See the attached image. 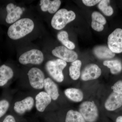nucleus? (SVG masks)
<instances>
[{
    "label": "nucleus",
    "instance_id": "nucleus-1",
    "mask_svg": "<svg viewBox=\"0 0 122 122\" xmlns=\"http://www.w3.org/2000/svg\"><path fill=\"white\" fill-rule=\"evenodd\" d=\"M34 27V24L32 20L29 18H22L10 26L8 35L11 39L17 40L30 33Z\"/></svg>",
    "mask_w": 122,
    "mask_h": 122
},
{
    "label": "nucleus",
    "instance_id": "nucleus-2",
    "mask_svg": "<svg viewBox=\"0 0 122 122\" xmlns=\"http://www.w3.org/2000/svg\"><path fill=\"white\" fill-rule=\"evenodd\" d=\"M75 18L76 15L73 11L61 9L53 16L51 20V25L54 29L60 30L68 23L74 20Z\"/></svg>",
    "mask_w": 122,
    "mask_h": 122
},
{
    "label": "nucleus",
    "instance_id": "nucleus-3",
    "mask_svg": "<svg viewBox=\"0 0 122 122\" xmlns=\"http://www.w3.org/2000/svg\"><path fill=\"white\" fill-rule=\"evenodd\" d=\"M67 65L66 62L60 59L51 60L46 64V69L48 73L58 82H61L64 79L63 70Z\"/></svg>",
    "mask_w": 122,
    "mask_h": 122
},
{
    "label": "nucleus",
    "instance_id": "nucleus-4",
    "mask_svg": "<svg viewBox=\"0 0 122 122\" xmlns=\"http://www.w3.org/2000/svg\"><path fill=\"white\" fill-rule=\"evenodd\" d=\"M79 111L86 122H95L98 117V110L93 102H83L79 106Z\"/></svg>",
    "mask_w": 122,
    "mask_h": 122
},
{
    "label": "nucleus",
    "instance_id": "nucleus-5",
    "mask_svg": "<svg viewBox=\"0 0 122 122\" xmlns=\"http://www.w3.org/2000/svg\"><path fill=\"white\" fill-rule=\"evenodd\" d=\"M44 60L43 53L37 49L31 50L25 52L21 55L19 59L20 63L24 65L29 63L40 65Z\"/></svg>",
    "mask_w": 122,
    "mask_h": 122
},
{
    "label": "nucleus",
    "instance_id": "nucleus-6",
    "mask_svg": "<svg viewBox=\"0 0 122 122\" xmlns=\"http://www.w3.org/2000/svg\"><path fill=\"white\" fill-rule=\"evenodd\" d=\"M108 47L114 53L122 52V29H116L109 35L107 41Z\"/></svg>",
    "mask_w": 122,
    "mask_h": 122
},
{
    "label": "nucleus",
    "instance_id": "nucleus-7",
    "mask_svg": "<svg viewBox=\"0 0 122 122\" xmlns=\"http://www.w3.org/2000/svg\"><path fill=\"white\" fill-rule=\"evenodd\" d=\"M30 86L36 89L40 90L44 87L45 75L42 71L37 68H33L28 73Z\"/></svg>",
    "mask_w": 122,
    "mask_h": 122
},
{
    "label": "nucleus",
    "instance_id": "nucleus-8",
    "mask_svg": "<svg viewBox=\"0 0 122 122\" xmlns=\"http://www.w3.org/2000/svg\"><path fill=\"white\" fill-rule=\"evenodd\" d=\"M52 54L60 59L68 62H73L78 58L77 53L63 46L56 47L52 51Z\"/></svg>",
    "mask_w": 122,
    "mask_h": 122
},
{
    "label": "nucleus",
    "instance_id": "nucleus-9",
    "mask_svg": "<svg viewBox=\"0 0 122 122\" xmlns=\"http://www.w3.org/2000/svg\"><path fill=\"white\" fill-rule=\"evenodd\" d=\"M102 71L96 65H88L83 70L81 75V79L83 81L94 80L98 78L101 75Z\"/></svg>",
    "mask_w": 122,
    "mask_h": 122
},
{
    "label": "nucleus",
    "instance_id": "nucleus-10",
    "mask_svg": "<svg viewBox=\"0 0 122 122\" xmlns=\"http://www.w3.org/2000/svg\"><path fill=\"white\" fill-rule=\"evenodd\" d=\"M6 10L7 15L5 20L9 24L15 23L20 19L23 13V11L20 7L16 6L12 3L7 5Z\"/></svg>",
    "mask_w": 122,
    "mask_h": 122
},
{
    "label": "nucleus",
    "instance_id": "nucleus-11",
    "mask_svg": "<svg viewBox=\"0 0 122 122\" xmlns=\"http://www.w3.org/2000/svg\"><path fill=\"white\" fill-rule=\"evenodd\" d=\"M34 105V100L31 97H28L21 101L16 102L14 107L15 112L22 115L26 111L32 109Z\"/></svg>",
    "mask_w": 122,
    "mask_h": 122
},
{
    "label": "nucleus",
    "instance_id": "nucleus-12",
    "mask_svg": "<svg viewBox=\"0 0 122 122\" xmlns=\"http://www.w3.org/2000/svg\"><path fill=\"white\" fill-rule=\"evenodd\" d=\"M122 105V95L115 92L112 93L106 101L105 108L109 111H113Z\"/></svg>",
    "mask_w": 122,
    "mask_h": 122
},
{
    "label": "nucleus",
    "instance_id": "nucleus-13",
    "mask_svg": "<svg viewBox=\"0 0 122 122\" xmlns=\"http://www.w3.org/2000/svg\"><path fill=\"white\" fill-rule=\"evenodd\" d=\"M35 100L37 110L40 112H42L50 104L52 99L46 92H41L36 96Z\"/></svg>",
    "mask_w": 122,
    "mask_h": 122
},
{
    "label": "nucleus",
    "instance_id": "nucleus-14",
    "mask_svg": "<svg viewBox=\"0 0 122 122\" xmlns=\"http://www.w3.org/2000/svg\"><path fill=\"white\" fill-rule=\"evenodd\" d=\"M44 87L46 92L53 100L57 99L59 96L57 86L50 78L45 79Z\"/></svg>",
    "mask_w": 122,
    "mask_h": 122
},
{
    "label": "nucleus",
    "instance_id": "nucleus-15",
    "mask_svg": "<svg viewBox=\"0 0 122 122\" xmlns=\"http://www.w3.org/2000/svg\"><path fill=\"white\" fill-rule=\"evenodd\" d=\"M92 28L98 32L102 31L104 29L103 25L107 22L105 17L100 13L95 11L92 14Z\"/></svg>",
    "mask_w": 122,
    "mask_h": 122
},
{
    "label": "nucleus",
    "instance_id": "nucleus-16",
    "mask_svg": "<svg viewBox=\"0 0 122 122\" xmlns=\"http://www.w3.org/2000/svg\"><path fill=\"white\" fill-rule=\"evenodd\" d=\"M61 4L59 0H41L40 5L42 11L44 12L48 11L50 14L56 12L59 9Z\"/></svg>",
    "mask_w": 122,
    "mask_h": 122
},
{
    "label": "nucleus",
    "instance_id": "nucleus-17",
    "mask_svg": "<svg viewBox=\"0 0 122 122\" xmlns=\"http://www.w3.org/2000/svg\"><path fill=\"white\" fill-rule=\"evenodd\" d=\"M93 52L95 55L99 59L111 58L115 56V54L105 46H96L94 49Z\"/></svg>",
    "mask_w": 122,
    "mask_h": 122
},
{
    "label": "nucleus",
    "instance_id": "nucleus-18",
    "mask_svg": "<svg viewBox=\"0 0 122 122\" xmlns=\"http://www.w3.org/2000/svg\"><path fill=\"white\" fill-rule=\"evenodd\" d=\"M13 71L10 67L3 65L0 66V86H3L7 84L9 80L12 78Z\"/></svg>",
    "mask_w": 122,
    "mask_h": 122
},
{
    "label": "nucleus",
    "instance_id": "nucleus-19",
    "mask_svg": "<svg viewBox=\"0 0 122 122\" xmlns=\"http://www.w3.org/2000/svg\"><path fill=\"white\" fill-rule=\"evenodd\" d=\"M66 96L70 100L76 102H81L83 98V94L81 90L76 88H69L65 91Z\"/></svg>",
    "mask_w": 122,
    "mask_h": 122
},
{
    "label": "nucleus",
    "instance_id": "nucleus-20",
    "mask_svg": "<svg viewBox=\"0 0 122 122\" xmlns=\"http://www.w3.org/2000/svg\"><path fill=\"white\" fill-rule=\"evenodd\" d=\"M82 62L81 61L76 60L73 62L69 68V74L74 80H77L81 75V69Z\"/></svg>",
    "mask_w": 122,
    "mask_h": 122
},
{
    "label": "nucleus",
    "instance_id": "nucleus-21",
    "mask_svg": "<svg viewBox=\"0 0 122 122\" xmlns=\"http://www.w3.org/2000/svg\"><path fill=\"white\" fill-rule=\"evenodd\" d=\"M103 64L110 69L112 74L118 73L122 70V62L117 59L105 61L103 62Z\"/></svg>",
    "mask_w": 122,
    "mask_h": 122
},
{
    "label": "nucleus",
    "instance_id": "nucleus-22",
    "mask_svg": "<svg viewBox=\"0 0 122 122\" xmlns=\"http://www.w3.org/2000/svg\"><path fill=\"white\" fill-rule=\"evenodd\" d=\"M58 39L61 42L65 47L72 50L75 48V45L73 42L70 41L68 38V33L65 31H61L58 34Z\"/></svg>",
    "mask_w": 122,
    "mask_h": 122
},
{
    "label": "nucleus",
    "instance_id": "nucleus-23",
    "mask_svg": "<svg viewBox=\"0 0 122 122\" xmlns=\"http://www.w3.org/2000/svg\"><path fill=\"white\" fill-rule=\"evenodd\" d=\"M65 122H86L80 112L70 110L67 112Z\"/></svg>",
    "mask_w": 122,
    "mask_h": 122
},
{
    "label": "nucleus",
    "instance_id": "nucleus-24",
    "mask_svg": "<svg viewBox=\"0 0 122 122\" xmlns=\"http://www.w3.org/2000/svg\"><path fill=\"white\" fill-rule=\"evenodd\" d=\"M110 0H102L99 3L98 7V8L107 16H111L113 14V10L109 5Z\"/></svg>",
    "mask_w": 122,
    "mask_h": 122
},
{
    "label": "nucleus",
    "instance_id": "nucleus-25",
    "mask_svg": "<svg viewBox=\"0 0 122 122\" xmlns=\"http://www.w3.org/2000/svg\"><path fill=\"white\" fill-rule=\"evenodd\" d=\"M9 103L6 100L0 101V118L6 113L9 107Z\"/></svg>",
    "mask_w": 122,
    "mask_h": 122
},
{
    "label": "nucleus",
    "instance_id": "nucleus-26",
    "mask_svg": "<svg viewBox=\"0 0 122 122\" xmlns=\"http://www.w3.org/2000/svg\"><path fill=\"white\" fill-rule=\"evenodd\" d=\"M114 92L122 95V81H119L112 87Z\"/></svg>",
    "mask_w": 122,
    "mask_h": 122
},
{
    "label": "nucleus",
    "instance_id": "nucleus-27",
    "mask_svg": "<svg viewBox=\"0 0 122 122\" xmlns=\"http://www.w3.org/2000/svg\"><path fill=\"white\" fill-rule=\"evenodd\" d=\"M100 1L98 0H83L82 1L84 4L86 6L92 7L99 3Z\"/></svg>",
    "mask_w": 122,
    "mask_h": 122
},
{
    "label": "nucleus",
    "instance_id": "nucleus-28",
    "mask_svg": "<svg viewBox=\"0 0 122 122\" xmlns=\"http://www.w3.org/2000/svg\"><path fill=\"white\" fill-rule=\"evenodd\" d=\"M3 122H16V121L13 116L8 115L5 117Z\"/></svg>",
    "mask_w": 122,
    "mask_h": 122
},
{
    "label": "nucleus",
    "instance_id": "nucleus-29",
    "mask_svg": "<svg viewBox=\"0 0 122 122\" xmlns=\"http://www.w3.org/2000/svg\"><path fill=\"white\" fill-rule=\"evenodd\" d=\"M116 122H122V116H120L116 119Z\"/></svg>",
    "mask_w": 122,
    "mask_h": 122
}]
</instances>
